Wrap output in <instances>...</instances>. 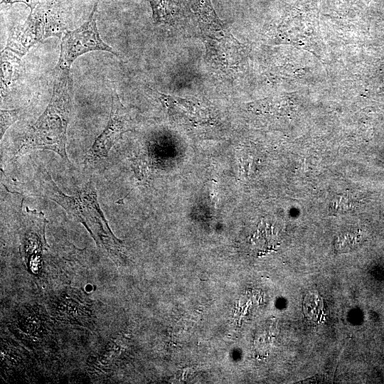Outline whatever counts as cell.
Returning <instances> with one entry per match:
<instances>
[{
    "label": "cell",
    "instance_id": "cell-1",
    "mask_svg": "<svg viewBox=\"0 0 384 384\" xmlns=\"http://www.w3.org/2000/svg\"><path fill=\"white\" fill-rule=\"evenodd\" d=\"M72 85L70 69L55 68L50 102L24 134L15 153L16 157L35 149L51 150L69 163L66 134L72 107Z\"/></svg>",
    "mask_w": 384,
    "mask_h": 384
},
{
    "label": "cell",
    "instance_id": "cell-2",
    "mask_svg": "<svg viewBox=\"0 0 384 384\" xmlns=\"http://www.w3.org/2000/svg\"><path fill=\"white\" fill-rule=\"evenodd\" d=\"M17 188L23 194L50 199L83 223L97 242L107 250L118 246L110 232L97 201V193L91 181L74 196L63 193L52 179L46 169L39 170L31 181L18 183Z\"/></svg>",
    "mask_w": 384,
    "mask_h": 384
},
{
    "label": "cell",
    "instance_id": "cell-3",
    "mask_svg": "<svg viewBox=\"0 0 384 384\" xmlns=\"http://www.w3.org/2000/svg\"><path fill=\"white\" fill-rule=\"evenodd\" d=\"M100 0H97L88 20L81 26L63 33L56 68L70 69L73 63L80 55L90 51H107L117 53L100 37L96 22V11Z\"/></svg>",
    "mask_w": 384,
    "mask_h": 384
},
{
    "label": "cell",
    "instance_id": "cell-4",
    "mask_svg": "<svg viewBox=\"0 0 384 384\" xmlns=\"http://www.w3.org/2000/svg\"><path fill=\"white\" fill-rule=\"evenodd\" d=\"M132 129V119L128 110L122 105L115 88L112 92L110 119L105 129L95 139L88 149L83 161L90 166L105 159L112 147L122 134Z\"/></svg>",
    "mask_w": 384,
    "mask_h": 384
},
{
    "label": "cell",
    "instance_id": "cell-5",
    "mask_svg": "<svg viewBox=\"0 0 384 384\" xmlns=\"http://www.w3.org/2000/svg\"><path fill=\"white\" fill-rule=\"evenodd\" d=\"M65 0H40L28 18L33 22L42 41L60 38L65 31Z\"/></svg>",
    "mask_w": 384,
    "mask_h": 384
},
{
    "label": "cell",
    "instance_id": "cell-6",
    "mask_svg": "<svg viewBox=\"0 0 384 384\" xmlns=\"http://www.w3.org/2000/svg\"><path fill=\"white\" fill-rule=\"evenodd\" d=\"M42 41L39 33L31 21L27 19L11 31L4 50L21 58L36 43Z\"/></svg>",
    "mask_w": 384,
    "mask_h": 384
},
{
    "label": "cell",
    "instance_id": "cell-7",
    "mask_svg": "<svg viewBox=\"0 0 384 384\" xmlns=\"http://www.w3.org/2000/svg\"><path fill=\"white\" fill-rule=\"evenodd\" d=\"M152 16L156 23H168L185 10L188 0H150Z\"/></svg>",
    "mask_w": 384,
    "mask_h": 384
},
{
    "label": "cell",
    "instance_id": "cell-8",
    "mask_svg": "<svg viewBox=\"0 0 384 384\" xmlns=\"http://www.w3.org/2000/svg\"><path fill=\"white\" fill-rule=\"evenodd\" d=\"M21 58L4 50L1 55V91L9 90V86L18 78Z\"/></svg>",
    "mask_w": 384,
    "mask_h": 384
},
{
    "label": "cell",
    "instance_id": "cell-9",
    "mask_svg": "<svg viewBox=\"0 0 384 384\" xmlns=\"http://www.w3.org/2000/svg\"><path fill=\"white\" fill-rule=\"evenodd\" d=\"M25 108L14 110H1L0 139H2L4 134L8 128L16 122L24 112Z\"/></svg>",
    "mask_w": 384,
    "mask_h": 384
},
{
    "label": "cell",
    "instance_id": "cell-10",
    "mask_svg": "<svg viewBox=\"0 0 384 384\" xmlns=\"http://www.w3.org/2000/svg\"><path fill=\"white\" fill-rule=\"evenodd\" d=\"M40 0H2L4 3L14 4V3H23L27 5L30 9H33Z\"/></svg>",
    "mask_w": 384,
    "mask_h": 384
}]
</instances>
